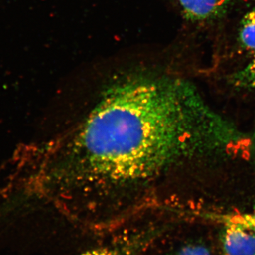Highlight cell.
<instances>
[{"mask_svg":"<svg viewBox=\"0 0 255 255\" xmlns=\"http://www.w3.org/2000/svg\"><path fill=\"white\" fill-rule=\"evenodd\" d=\"M254 135L210 107L180 79L132 76L112 84L74 123L58 178L75 211L171 208L184 167L246 157Z\"/></svg>","mask_w":255,"mask_h":255,"instance_id":"6da1fadb","label":"cell"},{"mask_svg":"<svg viewBox=\"0 0 255 255\" xmlns=\"http://www.w3.org/2000/svg\"><path fill=\"white\" fill-rule=\"evenodd\" d=\"M158 225L145 228L107 246L97 247L78 255H142L164 233Z\"/></svg>","mask_w":255,"mask_h":255,"instance_id":"7a4b0ae2","label":"cell"},{"mask_svg":"<svg viewBox=\"0 0 255 255\" xmlns=\"http://www.w3.org/2000/svg\"><path fill=\"white\" fill-rule=\"evenodd\" d=\"M224 226L221 235L223 255H255V235L233 225Z\"/></svg>","mask_w":255,"mask_h":255,"instance_id":"3957f363","label":"cell"},{"mask_svg":"<svg viewBox=\"0 0 255 255\" xmlns=\"http://www.w3.org/2000/svg\"><path fill=\"white\" fill-rule=\"evenodd\" d=\"M188 19L204 21L219 16L233 0H177Z\"/></svg>","mask_w":255,"mask_h":255,"instance_id":"277c9868","label":"cell"},{"mask_svg":"<svg viewBox=\"0 0 255 255\" xmlns=\"http://www.w3.org/2000/svg\"><path fill=\"white\" fill-rule=\"evenodd\" d=\"M198 216L209 221L220 223L223 226H239L248 230L255 235V212L249 213H213L204 212Z\"/></svg>","mask_w":255,"mask_h":255,"instance_id":"5b68a950","label":"cell"},{"mask_svg":"<svg viewBox=\"0 0 255 255\" xmlns=\"http://www.w3.org/2000/svg\"><path fill=\"white\" fill-rule=\"evenodd\" d=\"M239 42L243 49L255 54V7L247 13L241 21Z\"/></svg>","mask_w":255,"mask_h":255,"instance_id":"8992f818","label":"cell"},{"mask_svg":"<svg viewBox=\"0 0 255 255\" xmlns=\"http://www.w3.org/2000/svg\"><path fill=\"white\" fill-rule=\"evenodd\" d=\"M229 82L237 89L255 90V54L249 63L230 76Z\"/></svg>","mask_w":255,"mask_h":255,"instance_id":"52a82bcc","label":"cell"},{"mask_svg":"<svg viewBox=\"0 0 255 255\" xmlns=\"http://www.w3.org/2000/svg\"><path fill=\"white\" fill-rule=\"evenodd\" d=\"M164 255H212L207 246L199 243H191Z\"/></svg>","mask_w":255,"mask_h":255,"instance_id":"ba28073f","label":"cell"}]
</instances>
